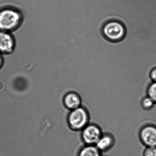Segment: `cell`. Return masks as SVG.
<instances>
[{
    "label": "cell",
    "mask_w": 156,
    "mask_h": 156,
    "mask_svg": "<svg viewBox=\"0 0 156 156\" xmlns=\"http://www.w3.org/2000/svg\"><path fill=\"white\" fill-rule=\"evenodd\" d=\"M22 15L13 8H6L0 10V31L10 32L17 29L22 22Z\"/></svg>",
    "instance_id": "6da1fadb"
},
{
    "label": "cell",
    "mask_w": 156,
    "mask_h": 156,
    "mask_svg": "<svg viewBox=\"0 0 156 156\" xmlns=\"http://www.w3.org/2000/svg\"><path fill=\"white\" fill-rule=\"evenodd\" d=\"M89 119L90 117L87 109L81 106L70 111L67 117V122L71 129L80 131L89 124Z\"/></svg>",
    "instance_id": "7a4b0ae2"
},
{
    "label": "cell",
    "mask_w": 156,
    "mask_h": 156,
    "mask_svg": "<svg viewBox=\"0 0 156 156\" xmlns=\"http://www.w3.org/2000/svg\"><path fill=\"white\" fill-rule=\"evenodd\" d=\"M102 33L107 40L117 42L124 39L126 34V30L121 22L111 20L107 22L103 26Z\"/></svg>",
    "instance_id": "3957f363"
},
{
    "label": "cell",
    "mask_w": 156,
    "mask_h": 156,
    "mask_svg": "<svg viewBox=\"0 0 156 156\" xmlns=\"http://www.w3.org/2000/svg\"><path fill=\"white\" fill-rule=\"evenodd\" d=\"M81 131V137L86 145L95 146L103 134L101 128L95 124H88Z\"/></svg>",
    "instance_id": "277c9868"
},
{
    "label": "cell",
    "mask_w": 156,
    "mask_h": 156,
    "mask_svg": "<svg viewBox=\"0 0 156 156\" xmlns=\"http://www.w3.org/2000/svg\"><path fill=\"white\" fill-rule=\"evenodd\" d=\"M139 137L146 147H156V126L152 124L144 126L140 129Z\"/></svg>",
    "instance_id": "5b68a950"
},
{
    "label": "cell",
    "mask_w": 156,
    "mask_h": 156,
    "mask_svg": "<svg viewBox=\"0 0 156 156\" xmlns=\"http://www.w3.org/2000/svg\"><path fill=\"white\" fill-rule=\"evenodd\" d=\"M15 47V39L10 32L0 31V53L10 54Z\"/></svg>",
    "instance_id": "8992f818"
},
{
    "label": "cell",
    "mask_w": 156,
    "mask_h": 156,
    "mask_svg": "<svg viewBox=\"0 0 156 156\" xmlns=\"http://www.w3.org/2000/svg\"><path fill=\"white\" fill-rule=\"evenodd\" d=\"M63 103L65 106L71 111L82 106V99L77 93L74 92H69L65 95Z\"/></svg>",
    "instance_id": "52a82bcc"
},
{
    "label": "cell",
    "mask_w": 156,
    "mask_h": 156,
    "mask_svg": "<svg viewBox=\"0 0 156 156\" xmlns=\"http://www.w3.org/2000/svg\"><path fill=\"white\" fill-rule=\"evenodd\" d=\"M115 143L114 136L110 133H103L95 146L102 152H106L111 149Z\"/></svg>",
    "instance_id": "ba28073f"
},
{
    "label": "cell",
    "mask_w": 156,
    "mask_h": 156,
    "mask_svg": "<svg viewBox=\"0 0 156 156\" xmlns=\"http://www.w3.org/2000/svg\"><path fill=\"white\" fill-rule=\"evenodd\" d=\"M101 153L95 146L85 145L78 151L77 156H102Z\"/></svg>",
    "instance_id": "9c48e42d"
},
{
    "label": "cell",
    "mask_w": 156,
    "mask_h": 156,
    "mask_svg": "<svg viewBox=\"0 0 156 156\" xmlns=\"http://www.w3.org/2000/svg\"><path fill=\"white\" fill-rule=\"evenodd\" d=\"M155 102L147 95L142 98L141 105L143 109L148 110L152 109L155 105Z\"/></svg>",
    "instance_id": "30bf717a"
},
{
    "label": "cell",
    "mask_w": 156,
    "mask_h": 156,
    "mask_svg": "<svg viewBox=\"0 0 156 156\" xmlns=\"http://www.w3.org/2000/svg\"><path fill=\"white\" fill-rule=\"evenodd\" d=\"M147 95L156 104V82H152L147 88Z\"/></svg>",
    "instance_id": "8fae6325"
},
{
    "label": "cell",
    "mask_w": 156,
    "mask_h": 156,
    "mask_svg": "<svg viewBox=\"0 0 156 156\" xmlns=\"http://www.w3.org/2000/svg\"><path fill=\"white\" fill-rule=\"evenodd\" d=\"M142 156H156V147H146Z\"/></svg>",
    "instance_id": "7c38bea8"
},
{
    "label": "cell",
    "mask_w": 156,
    "mask_h": 156,
    "mask_svg": "<svg viewBox=\"0 0 156 156\" xmlns=\"http://www.w3.org/2000/svg\"><path fill=\"white\" fill-rule=\"evenodd\" d=\"M149 77L152 82H156V67L151 70L149 73Z\"/></svg>",
    "instance_id": "4fadbf2b"
},
{
    "label": "cell",
    "mask_w": 156,
    "mask_h": 156,
    "mask_svg": "<svg viewBox=\"0 0 156 156\" xmlns=\"http://www.w3.org/2000/svg\"><path fill=\"white\" fill-rule=\"evenodd\" d=\"M2 63H3V58H2V54L0 53V67H1Z\"/></svg>",
    "instance_id": "5bb4252c"
},
{
    "label": "cell",
    "mask_w": 156,
    "mask_h": 156,
    "mask_svg": "<svg viewBox=\"0 0 156 156\" xmlns=\"http://www.w3.org/2000/svg\"></svg>",
    "instance_id": "9a60e30c"
}]
</instances>
